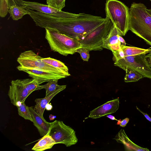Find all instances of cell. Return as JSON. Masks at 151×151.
I'll return each mask as SVG.
<instances>
[{
	"label": "cell",
	"instance_id": "obj_1",
	"mask_svg": "<svg viewBox=\"0 0 151 151\" xmlns=\"http://www.w3.org/2000/svg\"><path fill=\"white\" fill-rule=\"evenodd\" d=\"M28 11L37 26L55 28L62 34L79 41L107 19L84 13H79L74 18H62L30 9Z\"/></svg>",
	"mask_w": 151,
	"mask_h": 151
},
{
	"label": "cell",
	"instance_id": "obj_2",
	"mask_svg": "<svg viewBox=\"0 0 151 151\" xmlns=\"http://www.w3.org/2000/svg\"><path fill=\"white\" fill-rule=\"evenodd\" d=\"M129 30L151 45V8L133 2L129 9Z\"/></svg>",
	"mask_w": 151,
	"mask_h": 151
},
{
	"label": "cell",
	"instance_id": "obj_3",
	"mask_svg": "<svg viewBox=\"0 0 151 151\" xmlns=\"http://www.w3.org/2000/svg\"><path fill=\"white\" fill-rule=\"evenodd\" d=\"M45 38L51 49L63 55H73L81 48L79 41L60 32L55 28H46Z\"/></svg>",
	"mask_w": 151,
	"mask_h": 151
},
{
	"label": "cell",
	"instance_id": "obj_4",
	"mask_svg": "<svg viewBox=\"0 0 151 151\" xmlns=\"http://www.w3.org/2000/svg\"><path fill=\"white\" fill-rule=\"evenodd\" d=\"M105 10L106 17L112 21L122 36L129 30V9L118 0H107Z\"/></svg>",
	"mask_w": 151,
	"mask_h": 151
},
{
	"label": "cell",
	"instance_id": "obj_5",
	"mask_svg": "<svg viewBox=\"0 0 151 151\" xmlns=\"http://www.w3.org/2000/svg\"><path fill=\"white\" fill-rule=\"evenodd\" d=\"M107 17L104 22L79 41L81 48H86L89 51H101L103 49L104 41L113 25L111 20Z\"/></svg>",
	"mask_w": 151,
	"mask_h": 151
},
{
	"label": "cell",
	"instance_id": "obj_6",
	"mask_svg": "<svg viewBox=\"0 0 151 151\" xmlns=\"http://www.w3.org/2000/svg\"><path fill=\"white\" fill-rule=\"evenodd\" d=\"M146 53L124 57L114 62L115 66L125 71L133 70L141 75L143 78L151 79V68L147 62Z\"/></svg>",
	"mask_w": 151,
	"mask_h": 151
},
{
	"label": "cell",
	"instance_id": "obj_7",
	"mask_svg": "<svg viewBox=\"0 0 151 151\" xmlns=\"http://www.w3.org/2000/svg\"><path fill=\"white\" fill-rule=\"evenodd\" d=\"M47 134L54 139L56 144H63L67 147L75 145L78 141L74 130L60 120L52 122Z\"/></svg>",
	"mask_w": 151,
	"mask_h": 151
},
{
	"label": "cell",
	"instance_id": "obj_8",
	"mask_svg": "<svg viewBox=\"0 0 151 151\" xmlns=\"http://www.w3.org/2000/svg\"><path fill=\"white\" fill-rule=\"evenodd\" d=\"M42 58L32 50H29L21 53L17 61L19 65L23 67L37 68L67 77L61 71L42 61Z\"/></svg>",
	"mask_w": 151,
	"mask_h": 151
},
{
	"label": "cell",
	"instance_id": "obj_9",
	"mask_svg": "<svg viewBox=\"0 0 151 151\" xmlns=\"http://www.w3.org/2000/svg\"><path fill=\"white\" fill-rule=\"evenodd\" d=\"M19 5L32 10H35L54 17L65 18L77 17L78 14L63 12L54 8L47 5L35 2L19 0Z\"/></svg>",
	"mask_w": 151,
	"mask_h": 151
},
{
	"label": "cell",
	"instance_id": "obj_10",
	"mask_svg": "<svg viewBox=\"0 0 151 151\" xmlns=\"http://www.w3.org/2000/svg\"><path fill=\"white\" fill-rule=\"evenodd\" d=\"M8 95L11 103L16 106L19 102L25 101L27 97L31 93L22 83L21 79L11 81Z\"/></svg>",
	"mask_w": 151,
	"mask_h": 151
},
{
	"label": "cell",
	"instance_id": "obj_11",
	"mask_svg": "<svg viewBox=\"0 0 151 151\" xmlns=\"http://www.w3.org/2000/svg\"><path fill=\"white\" fill-rule=\"evenodd\" d=\"M18 70L27 73L29 77L37 80L40 84L55 79H60L66 77L50 72L32 68H26L19 65L17 67Z\"/></svg>",
	"mask_w": 151,
	"mask_h": 151
},
{
	"label": "cell",
	"instance_id": "obj_12",
	"mask_svg": "<svg viewBox=\"0 0 151 151\" xmlns=\"http://www.w3.org/2000/svg\"><path fill=\"white\" fill-rule=\"evenodd\" d=\"M119 103V98L108 101L91 111L88 117L95 119L114 113L118 109Z\"/></svg>",
	"mask_w": 151,
	"mask_h": 151
},
{
	"label": "cell",
	"instance_id": "obj_13",
	"mask_svg": "<svg viewBox=\"0 0 151 151\" xmlns=\"http://www.w3.org/2000/svg\"><path fill=\"white\" fill-rule=\"evenodd\" d=\"M120 35H122L113 25L104 41L103 48L109 50L112 52L119 49L121 48V44L118 38Z\"/></svg>",
	"mask_w": 151,
	"mask_h": 151
},
{
	"label": "cell",
	"instance_id": "obj_14",
	"mask_svg": "<svg viewBox=\"0 0 151 151\" xmlns=\"http://www.w3.org/2000/svg\"><path fill=\"white\" fill-rule=\"evenodd\" d=\"M31 112L32 122L34 125L37 128L40 135L43 137L47 134L51 126L52 122L46 121L34 110L32 106L29 107Z\"/></svg>",
	"mask_w": 151,
	"mask_h": 151
},
{
	"label": "cell",
	"instance_id": "obj_15",
	"mask_svg": "<svg viewBox=\"0 0 151 151\" xmlns=\"http://www.w3.org/2000/svg\"><path fill=\"white\" fill-rule=\"evenodd\" d=\"M114 139L117 142L123 144L125 151H149L147 148L140 147L133 142L128 137L123 129L118 132Z\"/></svg>",
	"mask_w": 151,
	"mask_h": 151
},
{
	"label": "cell",
	"instance_id": "obj_16",
	"mask_svg": "<svg viewBox=\"0 0 151 151\" xmlns=\"http://www.w3.org/2000/svg\"><path fill=\"white\" fill-rule=\"evenodd\" d=\"M64 88H61L55 91L51 95L43 98L36 99L35 100L36 104L34 108V110L41 117L44 119L43 114L46 105L49 103L51 100L57 94L64 90Z\"/></svg>",
	"mask_w": 151,
	"mask_h": 151
},
{
	"label": "cell",
	"instance_id": "obj_17",
	"mask_svg": "<svg viewBox=\"0 0 151 151\" xmlns=\"http://www.w3.org/2000/svg\"><path fill=\"white\" fill-rule=\"evenodd\" d=\"M55 144H56L55 141L47 134L42 137L32 149L35 151H42L51 148Z\"/></svg>",
	"mask_w": 151,
	"mask_h": 151
},
{
	"label": "cell",
	"instance_id": "obj_18",
	"mask_svg": "<svg viewBox=\"0 0 151 151\" xmlns=\"http://www.w3.org/2000/svg\"><path fill=\"white\" fill-rule=\"evenodd\" d=\"M8 12L14 20H18L22 19L24 15L29 14V12L26 8L17 5L11 6Z\"/></svg>",
	"mask_w": 151,
	"mask_h": 151
},
{
	"label": "cell",
	"instance_id": "obj_19",
	"mask_svg": "<svg viewBox=\"0 0 151 151\" xmlns=\"http://www.w3.org/2000/svg\"><path fill=\"white\" fill-rule=\"evenodd\" d=\"M59 80L55 79L51 80L48 81L45 84L40 85L38 90L44 88L46 90L45 97L49 96L55 91L61 88L65 89L66 85H59L58 82Z\"/></svg>",
	"mask_w": 151,
	"mask_h": 151
},
{
	"label": "cell",
	"instance_id": "obj_20",
	"mask_svg": "<svg viewBox=\"0 0 151 151\" xmlns=\"http://www.w3.org/2000/svg\"><path fill=\"white\" fill-rule=\"evenodd\" d=\"M42 60L47 64L52 66L64 73L67 77L70 76L68 67L62 62L51 58H42Z\"/></svg>",
	"mask_w": 151,
	"mask_h": 151
},
{
	"label": "cell",
	"instance_id": "obj_21",
	"mask_svg": "<svg viewBox=\"0 0 151 151\" xmlns=\"http://www.w3.org/2000/svg\"><path fill=\"white\" fill-rule=\"evenodd\" d=\"M121 47L123 50L124 57L135 55L143 53H149L151 49H144L136 47H130L121 45Z\"/></svg>",
	"mask_w": 151,
	"mask_h": 151
},
{
	"label": "cell",
	"instance_id": "obj_22",
	"mask_svg": "<svg viewBox=\"0 0 151 151\" xmlns=\"http://www.w3.org/2000/svg\"><path fill=\"white\" fill-rule=\"evenodd\" d=\"M21 81L23 85L31 93L34 91L38 90L40 84L36 79L32 78L21 79Z\"/></svg>",
	"mask_w": 151,
	"mask_h": 151
},
{
	"label": "cell",
	"instance_id": "obj_23",
	"mask_svg": "<svg viewBox=\"0 0 151 151\" xmlns=\"http://www.w3.org/2000/svg\"><path fill=\"white\" fill-rule=\"evenodd\" d=\"M17 108L18 114L19 116L25 119L33 122L29 107L26 105L24 101L22 102L21 104Z\"/></svg>",
	"mask_w": 151,
	"mask_h": 151
},
{
	"label": "cell",
	"instance_id": "obj_24",
	"mask_svg": "<svg viewBox=\"0 0 151 151\" xmlns=\"http://www.w3.org/2000/svg\"><path fill=\"white\" fill-rule=\"evenodd\" d=\"M125 71L126 74L124 80L125 82L137 81L143 78L141 75L133 70L127 69Z\"/></svg>",
	"mask_w": 151,
	"mask_h": 151
},
{
	"label": "cell",
	"instance_id": "obj_25",
	"mask_svg": "<svg viewBox=\"0 0 151 151\" xmlns=\"http://www.w3.org/2000/svg\"><path fill=\"white\" fill-rule=\"evenodd\" d=\"M65 0H46L47 5L54 8L62 11L65 7Z\"/></svg>",
	"mask_w": 151,
	"mask_h": 151
},
{
	"label": "cell",
	"instance_id": "obj_26",
	"mask_svg": "<svg viewBox=\"0 0 151 151\" xmlns=\"http://www.w3.org/2000/svg\"><path fill=\"white\" fill-rule=\"evenodd\" d=\"M89 50L84 48H80L78 49L76 52L79 53L82 59L84 61H88L90 58Z\"/></svg>",
	"mask_w": 151,
	"mask_h": 151
},
{
	"label": "cell",
	"instance_id": "obj_27",
	"mask_svg": "<svg viewBox=\"0 0 151 151\" xmlns=\"http://www.w3.org/2000/svg\"><path fill=\"white\" fill-rule=\"evenodd\" d=\"M112 53L113 55V60L114 62L124 57V53L121 48Z\"/></svg>",
	"mask_w": 151,
	"mask_h": 151
},
{
	"label": "cell",
	"instance_id": "obj_28",
	"mask_svg": "<svg viewBox=\"0 0 151 151\" xmlns=\"http://www.w3.org/2000/svg\"><path fill=\"white\" fill-rule=\"evenodd\" d=\"M129 121V118H126L122 120H121L119 125L121 127H124L126 126L127 124L128 123Z\"/></svg>",
	"mask_w": 151,
	"mask_h": 151
},
{
	"label": "cell",
	"instance_id": "obj_29",
	"mask_svg": "<svg viewBox=\"0 0 151 151\" xmlns=\"http://www.w3.org/2000/svg\"><path fill=\"white\" fill-rule=\"evenodd\" d=\"M136 108L141 113L145 116V118L149 121L151 122V118L150 117V116L147 114L143 112H142V111H141L139 108L137 107L136 106Z\"/></svg>",
	"mask_w": 151,
	"mask_h": 151
},
{
	"label": "cell",
	"instance_id": "obj_30",
	"mask_svg": "<svg viewBox=\"0 0 151 151\" xmlns=\"http://www.w3.org/2000/svg\"><path fill=\"white\" fill-rule=\"evenodd\" d=\"M122 35H120L119 36L118 39L119 42L121 43V45L124 46L126 45V43L125 41L122 37Z\"/></svg>",
	"mask_w": 151,
	"mask_h": 151
},
{
	"label": "cell",
	"instance_id": "obj_31",
	"mask_svg": "<svg viewBox=\"0 0 151 151\" xmlns=\"http://www.w3.org/2000/svg\"><path fill=\"white\" fill-rule=\"evenodd\" d=\"M52 106L50 103H48L46 106L45 109L48 111H50L52 109Z\"/></svg>",
	"mask_w": 151,
	"mask_h": 151
},
{
	"label": "cell",
	"instance_id": "obj_32",
	"mask_svg": "<svg viewBox=\"0 0 151 151\" xmlns=\"http://www.w3.org/2000/svg\"><path fill=\"white\" fill-rule=\"evenodd\" d=\"M106 116L112 120H116L117 121L119 120H118L116 119L114 116L111 115H108Z\"/></svg>",
	"mask_w": 151,
	"mask_h": 151
},
{
	"label": "cell",
	"instance_id": "obj_33",
	"mask_svg": "<svg viewBox=\"0 0 151 151\" xmlns=\"http://www.w3.org/2000/svg\"><path fill=\"white\" fill-rule=\"evenodd\" d=\"M147 62L150 67L151 68V58H146Z\"/></svg>",
	"mask_w": 151,
	"mask_h": 151
},
{
	"label": "cell",
	"instance_id": "obj_34",
	"mask_svg": "<svg viewBox=\"0 0 151 151\" xmlns=\"http://www.w3.org/2000/svg\"><path fill=\"white\" fill-rule=\"evenodd\" d=\"M55 116H54L52 114H50L49 116V119H50V120H53L55 118Z\"/></svg>",
	"mask_w": 151,
	"mask_h": 151
},
{
	"label": "cell",
	"instance_id": "obj_35",
	"mask_svg": "<svg viewBox=\"0 0 151 151\" xmlns=\"http://www.w3.org/2000/svg\"><path fill=\"white\" fill-rule=\"evenodd\" d=\"M146 57L151 58V50L150 52L148 54L146 55Z\"/></svg>",
	"mask_w": 151,
	"mask_h": 151
},
{
	"label": "cell",
	"instance_id": "obj_36",
	"mask_svg": "<svg viewBox=\"0 0 151 151\" xmlns=\"http://www.w3.org/2000/svg\"><path fill=\"white\" fill-rule=\"evenodd\" d=\"M150 0L151 1V0Z\"/></svg>",
	"mask_w": 151,
	"mask_h": 151
}]
</instances>
